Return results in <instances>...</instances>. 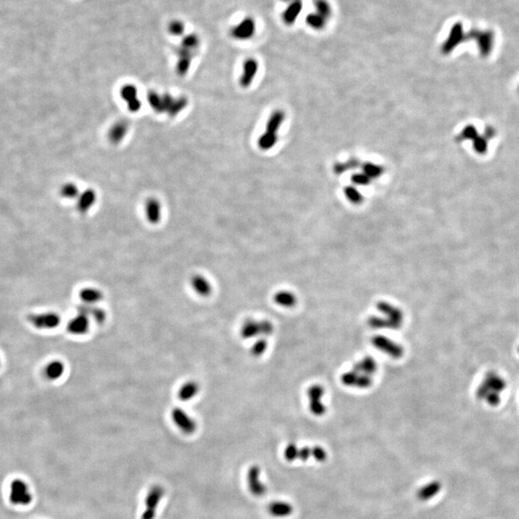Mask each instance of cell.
<instances>
[{
    "instance_id": "6da1fadb",
    "label": "cell",
    "mask_w": 519,
    "mask_h": 519,
    "mask_svg": "<svg viewBox=\"0 0 519 519\" xmlns=\"http://www.w3.org/2000/svg\"><path fill=\"white\" fill-rule=\"evenodd\" d=\"M200 44V37L195 33H189L181 38V42L176 48V73L179 76H185L189 73L192 60L199 50Z\"/></svg>"
},
{
    "instance_id": "7a4b0ae2",
    "label": "cell",
    "mask_w": 519,
    "mask_h": 519,
    "mask_svg": "<svg viewBox=\"0 0 519 519\" xmlns=\"http://www.w3.org/2000/svg\"><path fill=\"white\" fill-rule=\"evenodd\" d=\"M26 319L34 329L41 331L56 329L62 322L61 315L54 311L32 313L27 315Z\"/></svg>"
},
{
    "instance_id": "3957f363",
    "label": "cell",
    "mask_w": 519,
    "mask_h": 519,
    "mask_svg": "<svg viewBox=\"0 0 519 519\" xmlns=\"http://www.w3.org/2000/svg\"><path fill=\"white\" fill-rule=\"evenodd\" d=\"M256 32V20L251 15H246L243 16L240 22L231 26L229 30V35L236 41L245 42L254 37Z\"/></svg>"
},
{
    "instance_id": "277c9868",
    "label": "cell",
    "mask_w": 519,
    "mask_h": 519,
    "mask_svg": "<svg viewBox=\"0 0 519 519\" xmlns=\"http://www.w3.org/2000/svg\"><path fill=\"white\" fill-rule=\"evenodd\" d=\"M10 502L15 506H28L31 504L33 496L29 486L22 479H15L10 485L9 493Z\"/></svg>"
},
{
    "instance_id": "5b68a950",
    "label": "cell",
    "mask_w": 519,
    "mask_h": 519,
    "mask_svg": "<svg viewBox=\"0 0 519 519\" xmlns=\"http://www.w3.org/2000/svg\"><path fill=\"white\" fill-rule=\"evenodd\" d=\"M165 490L160 485H155L147 493L146 498V508L141 514V519H154L156 516L157 508L164 496Z\"/></svg>"
},
{
    "instance_id": "8992f818",
    "label": "cell",
    "mask_w": 519,
    "mask_h": 519,
    "mask_svg": "<svg viewBox=\"0 0 519 519\" xmlns=\"http://www.w3.org/2000/svg\"><path fill=\"white\" fill-rule=\"evenodd\" d=\"M170 417L177 428L186 435H191L198 430L196 421L185 409L174 408L170 413Z\"/></svg>"
},
{
    "instance_id": "52a82bcc",
    "label": "cell",
    "mask_w": 519,
    "mask_h": 519,
    "mask_svg": "<svg viewBox=\"0 0 519 519\" xmlns=\"http://www.w3.org/2000/svg\"><path fill=\"white\" fill-rule=\"evenodd\" d=\"M466 37L477 40L480 50L485 54H488L489 51H490L494 42V34L490 30L481 31L477 28H473L470 30V32H468V34H466Z\"/></svg>"
},
{
    "instance_id": "ba28073f",
    "label": "cell",
    "mask_w": 519,
    "mask_h": 519,
    "mask_svg": "<svg viewBox=\"0 0 519 519\" xmlns=\"http://www.w3.org/2000/svg\"><path fill=\"white\" fill-rule=\"evenodd\" d=\"M91 319L83 314L77 313V315L70 318L66 324V331L71 336H84L90 331Z\"/></svg>"
},
{
    "instance_id": "9c48e42d",
    "label": "cell",
    "mask_w": 519,
    "mask_h": 519,
    "mask_svg": "<svg viewBox=\"0 0 519 519\" xmlns=\"http://www.w3.org/2000/svg\"><path fill=\"white\" fill-rule=\"evenodd\" d=\"M247 485L250 492L257 497H261L266 492V487L261 481V469L257 466L249 468Z\"/></svg>"
},
{
    "instance_id": "30bf717a",
    "label": "cell",
    "mask_w": 519,
    "mask_h": 519,
    "mask_svg": "<svg viewBox=\"0 0 519 519\" xmlns=\"http://www.w3.org/2000/svg\"><path fill=\"white\" fill-rule=\"evenodd\" d=\"M271 325L269 322H257L253 319L246 320L242 324L241 329V335L244 338H251L256 336L260 333H271Z\"/></svg>"
},
{
    "instance_id": "8fae6325",
    "label": "cell",
    "mask_w": 519,
    "mask_h": 519,
    "mask_svg": "<svg viewBox=\"0 0 519 519\" xmlns=\"http://www.w3.org/2000/svg\"><path fill=\"white\" fill-rule=\"evenodd\" d=\"M190 285L192 291L200 297H209L212 293V283L210 280L204 275L195 273L191 275L190 279Z\"/></svg>"
},
{
    "instance_id": "7c38bea8",
    "label": "cell",
    "mask_w": 519,
    "mask_h": 519,
    "mask_svg": "<svg viewBox=\"0 0 519 519\" xmlns=\"http://www.w3.org/2000/svg\"><path fill=\"white\" fill-rule=\"evenodd\" d=\"M463 37H466V34L463 32L462 24L461 22H456L451 27V30L449 32V36L446 39L443 45L441 46L442 53L447 54V53L452 51L454 47H456L458 44L461 43Z\"/></svg>"
},
{
    "instance_id": "4fadbf2b",
    "label": "cell",
    "mask_w": 519,
    "mask_h": 519,
    "mask_svg": "<svg viewBox=\"0 0 519 519\" xmlns=\"http://www.w3.org/2000/svg\"><path fill=\"white\" fill-rule=\"evenodd\" d=\"M303 8H304L303 0L287 3L285 9L283 10L281 15L282 22H284V24L287 26H292L297 22L298 17L302 14Z\"/></svg>"
},
{
    "instance_id": "5bb4252c",
    "label": "cell",
    "mask_w": 519,
    "mask_h": 519,
    "mask_svg": "<svg viewBox=\"0 0 519 519\" xmlns=\"http://www.w3.org/2000/svg\"><path fill=\"white\" fill-rule=\"evenodd\" d=\"M66 372V365L61 360H51L49 361L43 369L44 377L49 382H56L60 380Z\"/></svg>"
},
{
    "instance_id": "9a60e30c",
    "label": "cell",
    "mask_w": 519,
    "mask_h": 519,
    "mask_svg": "<svg viewBox=\"0 0 519 519\" xmlns=\"http://www.w3.org/2000/svg\"><path fill=\"white\" fill-rule=\"evenodd\" d=\"M258 69L259 63L255 59L249 58L244 61L242 74L240 78V85L242 88H248L249 86H251L258 73Z\"/></svg>"
},
{
    "instance_id": "2e32d148",
    "label": "cell",
    "mask_w": 519,
    "mask_h": 519,
    "mask_svg": "<svg viewBox=\"0 0 519 519\" xmlns=\"http://www.w3.org/2000/svg\"><path fill=\"white\" fill-rule=\"evenodd\" d=\"M120 94H121L122 99L127 104V107L130 112L137 113L140 109L141 105H140V101L138 98V90L135 86H133L131 84L124 85L121 88Z\"/></svg>"
},
{
    "instance_id": "e0dca14e",
    "label": "cell",
    "mask_w": 519,
    "mask_h": 519,
    "mask_svg": "<svg viewBox=\"0 0 519 519\" xmlns=\"http://www.w3.org/2000/svg\"><path fill=\"white\" fill-rule=\"evenodd\" d=\"M77 313H80V314L88 316L91 320L95 321L97 324H103L107 319L106 312L101 308L97 307L95 305L81 304L77 309Z\"/></svg>"
},
{
    "instance_id": "ac0fdd59",
    "label": "cell",
    "mask_w": 519,
    "mask_h": 519,
    "mask_svg": "<svg viewBox=\"0 0 519 519\" xmlns=\"http://www.w3.org/2000/svg\"><path fill=\"white\" fill-rule=\"evenodd\" d=\"M200 391V386L196 381L185 382L177 391V397L182 402H188L198 396Z\"/></svg>"
},
{
    "instance_id": "d6986e66",
    "label": "cell",
    "mask_w": 519,
    "mask_h": 519,
    "mask_svg": "<svg viewBox=\"0 0 519 519\" xmlns=\"http://www.w3.org/2000/svg\"><path fill=\"white\" fill-rule=\"evenodd\" d=\"M78 296L82 304L85 305H96L102 301L104 297L102 292L95 287H86L81 289Z\"/></svg>"
},
{
    "instance_id": "ffe728a7",
    "label": "cell",
    "mask_w": 519,
    "mask_h": 519,
    "mask_svg": "<svg viewBox=\"0 0 519 519\" xmlns=\"http://www.w3.org/2000/svg\"><path fill=\"white\" fill-rule=\"evenodd\" d=\"M146 214H147L148 222H150L151 224H157L160 222L161 205L157 199L150 198L147 200V205H146Z\"/></svg>"
},
{
    "instance_id": "44dd1931",
    "label": "cell",
    "mask_w": 519,
    "mask_h": 519,
    "mask_svg": "<svg viewBox=\"0 0 519 519\" xmlns=\"http://www.w3.org/2000/svg\"><path fill=\"white\" fill-rule=\"evenodd\" d=\"M270 514L274 517H287L293 513V506L287 502H273L267 508Z\"/></svg>"
},
{
    "instance_id": "7402d4cb",
    "label": "cell",
    "mask_w": 519,
    "mask_h": 519,
    "mask_svg": "<svg viewBox=\"0 0 519 519\" xmlns=\"http://www.w3.org/2000/svg\"><path fill=\"white\" fill-rule=\"evenodd\" d=\"M441 489V485L438 481L429 482L417 491V496L421 501H427L436 496Z\"/></svg>"
},
{
    "instance_id": "603a6c76",
    "label": "cell",
    "mask_w": 519,
    "mask_h": 519,
    "mask_svg": "<svg viewBox=\"0 0 519 519\" xmlns=\"http://www.w3.org/2000/svg\"><path fill=\"white\" fill-rule=\"evenodd\" d=\"M95 200H96V195H95L94 190H85L84 192H82L78 198V202H77V208H78L79 212L82 213L88 212V210L95 204Z\"/></svg>"
},
{
    "instance_id": "cb8c5ba5",
    "label": "cell",
    "mask_w": 519,
    "mask_h": 519,
    "mask_svg": "<svg viewBox=\"0 0 519 519\" xmlns=\"http://www.w3.org/2000/svg\"><path fill=\"white\" fill-rule=\"evenodd\" d=\"M322 395V389L321 388H318V387H315V388H312L310 390V399H311V410L313 411V414H315L316 416H321L324 414V410H325V408L324 406L322 405V403L320 402V398H321Z\"/></svg>"
},
{
    "instance_id": "d4e9b609",
    "label": "cell",
    "mask_w": 519,
    "mask_h": 519,
    "mask_svg": "<svg viewBox=\"0 0 519 519\" xmlns=\"http://www.w3.org/2000/svg\"><path fill=\"white\" fill-rule=\"evenodd\" d=\"M305 22L311 29L315 30V31H322L328 26L330 21L326 20L325 17L316 14L315 12L313 11L306 15Z\"/></svg>"
},
{
    "instance_id": "484cf974",
    "label": "cell",
    "mask_w": 519,
    "mask_h": 519,
    "mask_svg": "<svg viewBox=\"0 0 519 519\" xmlns=\"http://www.w3.org/2000/svg\"><path fill=\"white\" fill-rule=\"evenodd\" d=\"M285 120V114L284 112L281 110L274 111L272 114H271V117L267 121V124H266V132H270V133H274V134H277L281 125L283 124Z\"/></svg>"
},
{
    "instance_id": "4316f807",
    "label": "cell",
    "mask_w": 519,
    "mask_h": 519,
    "mask_svg": "<svg viewBox=\"0 0 519 519\" xmlns=\"http://www.w3.org/2000/svg\"><path fill=\"white\" fill-rule=\"evenodd\" d=\"M314 12L331 21L333 15V8L329 0H314Z\"/></svg>"
},
{
    "instance_id": "83f0119b",
    "label": "cell",
    "mask_w": 519,
    "mask_h": 519,
    "mask_svg": "<svg viewBox=\"0 0 519 519\" xmlns=\"http://www.w3.org/2000/svg\"><path fill=\"white\" fill-rule=\"evenodd\" d=\"M167 30L170 36L182 38L186 35V24L182 20L174 19L168 22Z\"/></svg>"
},
{
    "instance_id": "f1b7e54d",
    "label": "cell",
    "mask_w": 519,
    "mask_h": 519,
    "mask_svg": "<svg viewBox=\"0 0 519 519\" xmlns=\"http://www.w3.org/2000/svg\"><path fill=\"white\" fill-rule=\"evenodd\" d=\"M127 131H128V126L125 122L123 121L117 122L111 128L110 132H109V138H110L111 141L112 142L120 141L124 138Z\"/></svg>"
},
{
    "instance_id": "f546056e",
    "label": "cell",
    "mask_w": 519,
    "mask_h": 519,
    "mask_svg": "<svg viewBox=\"0 0 519 519\" xmlns=\"http://www.w3.org/2000/svg\"><path fill=\"white\" fill-rule=\"evenodd\" d=\"M276 144H277V134L270 132H264L258 141V146L263 151L271 150V148L276 146Z\"/></svg>"
},
{
    "instance_id": "4dcf8cb0",
    "label": "cell",
    "mask_w": 519,
    "mask_h": 519,
    "mask_svg": "<svg viewBox=\"0 0 519 519\" xmlns=\"http://www.w3.org/2000/svg\"><path fill=\"white\" fill-rule=\"evenodd\" d=\"M363 172L370 179H377L384 173V168L373 163H366L362 166Z\"/></svg>"
},
{
    "instance_id": "1f68e13d",
    "label": "cell",
    "mask_w": 519,
    "mask_h": 519,
    "mask_svg": "<svg viewBox=\"0 0 519 519\" xmlns=\"http://www.w3.org/2000/svg\"><path fill=\"white\" fill-rule=\"evenodd\" d=\"M60 193L62 198L66 199H74V198H79V190L78 187L74 183L64 184L60 190Z\"/></svg>"
},
{
    "instance_id": "d6a6232c",
    "label": "cell",
    "mask_w": 519,
    "mask_h": 519,
    "mask_svg": "<svg viewBox=\"0 0 519 519\" xmlns=\"http://www.w3.org/2000/svg\"><path fill=\"white\" fill-rule=\"evenodd\" d=\"M344 194L346 198L354 205H360L364 201L363 194L353 186H347L344 188Z\"/></svg>"
},
{
    "instance_id": "836d02e7",
    "label": "cell",
    "mask_w": 519,
    "mask_h": 519,
    "mask_svg": "<svg viewBox=\"0 0 519 519\" xmlns=\"http://www.w3.org/2000/svg\"><path fill=\"white\" fill-rule=\"evenodd\" d=\"M388 342L387 339L383 338V337H379L376 342H375V344L379 347V348H382V349H385L384 351H388V353L393 355V356H398L401 354V350L397 347V345L395 346V344H392V342H390V344H388Z\"/></svg>"
},
{
    "instance_id": "e575fe53",
    "label": "cell",
    "mask_w": 519,
    "mask_h": 519,
    "mask_svg": "<svg viewBox=\"0 0 519 519\" xmlns=\"http://www.w3.org/2000/svg\"><path fill=\"white\" fill-rule=\"evenodd\" d=\"M147 100L149 105L153 108L157 113H163V99L162 95H158L155 92H150L147 95Z\"/></svg>"
},
{
    "instance_id": "d590c367",
    "label": "cell",
    "mask_w": 519,
    "mask_h": 519,
    "mask_svg": "<svg viewBox=\"0 0 519 519\" xmlns=\"http://www.w3.org/2000/svg\"><path fill=\"white\" fill-rule=\"evenodd\" d=\"M276 301L278 302L280 305L287 306V307H291V306H293V303L295 301V298H294L293 294H291V293H280L276 296Z\"/></svg>"
},
{
    "instance_id": "8d00e7d4",
    "label": "cell",
    "mask_w": 519,
    "mask_h": 519,
    "mask_svg": "<svg viewBox=\"0 0 519 519\" xmlns=\"http://www.w3.org/2000/svg\"><path fill=\"white\" fill-rule=\"evenodd\" d=\"M352 182L358 186H367L371 182V179L366 175L364 172L363 173H356L351 177Z\"/></svg>"
},
{
    "instance_id": "74e56055",
    "label": "cell",
    "mask_w": 519,
    "mask_h": 519,
    "mask_svg": "<svg viewBox=\"0 0 519 519\" xmlns=\"http://www.w3.org/2000/svg\"><path fill=\"white\" fill-rule=\"evenodd\" d=\"M265 347H266V343H264L263 341H260V342H258V343L253 345L252 353L254 355H256V356H259V355H261L264 351Z\"/></svg>"
},
{
    "instance_id": "f35d334b",
    "label": "cell",
    "mask_w": 519,
    "mask_h": 519,
    "mask_svg": "<svg viewBox=\"0 0 519 519\" xmlns=\"http://www.w3.org/2000/svg\"><path fill=\"white\" fill-rule=\"evenodd\" d=\"M333 169H334V172L336 173V175H342V174H344L345 171L349 170L347 165H346V163H336V164H335Z\"/></svg>"
},
{
    "instance_id": "ab89813d",
    "label": "cell",
    "mask_w": 519,
    "mask_h": 519,
    "mask_svg": "<svg viewBox=\"0 0 519 519\" xmlns=\"http://www.w3.org/2000/svg\"><path fill=\"white\" fill-rule=\"evenodd\" d=\"M346 165L348 167V169H354V168H358L359 166L361 165V162L359 161L357 158H351L350 160L346 162Z\"/></svg>"
},
{
    "instance_id": "60d3db41",
    "label": "cell",
    "mask_w": 519,
    "mask_h": 519,
    "mask_svg": "<svg viewBox=\"0 0 519 519\" xmlns=\"http://www.w3.org/2000/svg\"><path fill=\"white\" fill-rule=\"evenodd\" d=\"M281 1H282L283 3L287 4V3H291V2H294V1H299V0H281Z\"/></svg>"
},
{
    "instance_id": "b9f144b4",
    "label": "cell",
    "mask_w": 519,
    "mask_h": 519,
    "mask_svg": "<svg viewBox=\"0 0 519 519\" xmlns=\"http://www.w3.org/2000/svg\"><path fill=\"white\" fill-rule=\"evenodd\" d=\"M1 365H2V361H1V357H0V368H1Z\"/></svg>"
}]
</instances>
